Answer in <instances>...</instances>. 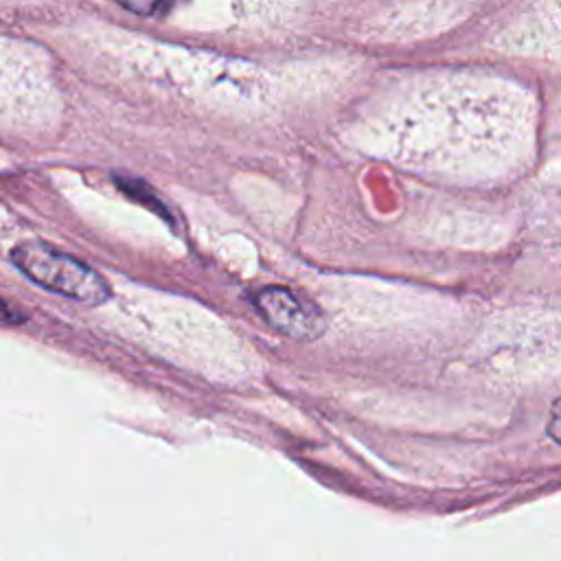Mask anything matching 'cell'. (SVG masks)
Here are the masks:
<instances>
[{"mask_svg":"<svg viewBox=\"0 0 561 561\" xmlns=\"http://www.w3.org/2000/svg\"><path fill=\"white\" fill-rule=\"evenodd\" d=\"M13 265L35 285L83 305H101L110 298V285L85 263L42 241H22L11 250Z\"/></svg>","mask_w":561,"mask_h":561,"instance_id":"6da1fadb","label":"cell"},{"mask_svg":"<svg viewBox=\"0 0 561 561\" xmlns=\"http://www.w3.org/2000/svg\"><path fill=\"white\" fill-rule=\"evenodd\" d=\"M254 305L270 327L294 340H316L327 329V318L318 305L305 300L287 287H263Z\"/></svg>","mask_w":561,"mask_h":561,"instance_id":"7a4b0ae2","label":"cell"},{"mask_svg":"<svg viewBox=\"0 0 561 561\" xmlns=\"http://www.w3.org/2000/svg\"><path fill=\"white\" fill-rule=\"evenodd\" d=\"M121 7H125L134 13H142V15H160L171 9V4H167V2H121Z\"/></svg>","mask_w":561,"mask_h":561,"instance_id":"3957f363","label":"cell"},{"mask_svg":"<svg viewBox=\"0 0 561 561\" xmlns=\"http://www.w3.org/2000/svg\"><path fill=\"white\" fill-rule=\"evenodd\" d=\"M13 316V311L0 300V327H7V324H13L15 320L11 318Z\"/></svg>","mask_w":561,"mask_h":561,"instance_id":"277c9868","label":"cell"}]
</instances>
